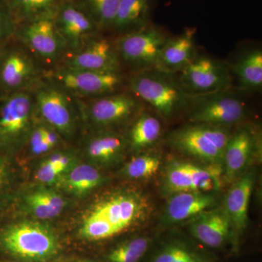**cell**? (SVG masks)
Returning a JSON list of instances; mask_svg holds the SVG:
<instances>
[{"label": "cell", "mask_w": 262, "mask_h": 262, "mask_svg": "<svg viewBox=\"0 0 262 262\" xmlns=\"http://www.w3.org/2000/svg\"><path fill=\"white\" fill-rule=\"evenodd\" d=\"M34 115L32 90L0 96V155L6 156L22 141Z\"/></svg>", "instance_id": "52a82bcc"}, {"label": "cell", "mask_w": 262, "mask_h": 262, "mask_svg": "<svg viewBox=\"0 0 262 262\" xmlns=\"http://www.w3.org/2000/svg\"><path fill=\"white\" fill-rule=\"evenodd\" d=\"M169 75L155 70L139 71L127 81L129 92L149 103L162 116H171L192 96Z\"/></svg>", "instance_id": "3957f363"}, {"label": "cell", "mask_w": 262, "mask_h": 262, "mask_svg": "<svg viewBox=\"0 0 262 262\" xmlns=\"http://www.w3.org/2000/svg\"><path fill=\"white\" fill-rule=\"evenodd\" d=\"M195 32V29L189 28L180 35L168 39L160 51L155 70L172 75L185 69L196 56Z\"/></svg>", "instance_id": "5bb4252c"}, {"label": "cell", "mask_w": 262, "mask_h": 262, "mask_svg": "<svg viewBox=\"0 0 262 262\" xmlns=\"http://www.w3.org/2000/svg\"><path fill=\"white\" fill-rule=\"evenodd\" d=\"M94 20L101 32L112 29L120 0H74Z\"/></svg>", "instance_id": "d4e9b609"}, {"label": "cell", "mask_w": 262, "mask_h": 262, "mask_svg": "<svg viewBox=\"0 0 262 262\" xmlns=\"http://www.w3.org/2000/svg\"><path fill=\"white\" fill-rule=\"evenodd\" d=\"M47 72L61 64L67 48L53 18L19 24L15 37Z\"/></svg>", "instance_id": "8992f818"}, {"label": "cell", "mask_w": 262, "mask_h": 262, "mask_svg": "<svg viewBox=\"0 0 262 262\" xmlns=\"http://www.w3.org/2000/svg\"><path fill=\"white\" fill-rule=\"evenodd\" d=\"M179 84L192 96L227 91L231 82L228 67L209 57L196 56L180 72Z\"/></svg>", "instance_id": "9c48e42d"}, {"label": "cell", "mask_w": 262, "mask_h": 262, "mask_svg": "<svg viewBox=\"0 0 262 262\" xmlns=\"http://www.w3.org/2000/svg\"><path fill=\"white\" fill-rule=\"evenodd\" d=\"M84 112L95 125L108 127L125 121L139 110V99L129 92H118L100 97L78 99Z\"/></svg>", "instance_id": "7c38bea8"}, {"label": "cell", "mask_w": 262, "mask_h": 262, "mask_svg": "<svg viewBox=\"0 0 262 262\" xmlns=\"http://www.w3.org/2000/svg\"><path fill=\"white\" fill-rule=\"evenodd\" d=\"M253 177L248 173L234 183L226 196L225 211L234 237L242 233L247 224L248 209L252 192Z\"/></svg>", "instance_id": "9a60e30c"}, {"label": "cell", "mask_w": 262, "mask_h": 262, "mask_svg": "<svg viewBox=\"0 0 262 262\" xmlns=\"http://www.w3.org/2000/svg\"><path fill=\"white\" fill-rule=\"evenodd\" d=\"M173 142L182 151L201 159L212 163H221L224 160L223 153L202 132L200 125L178 131L174 135Z\"/></svg>", "instance_id": "d6986e66"}, {"label": "cell", "mask_w": 262, "mask_h": 262, "mask_svg": "<svg viewBox=\"0 0 262 262\" xmlns=\"http://www.w3.org/2000/svg\"><path fill=\"white\" fill-rule=\"evenodd\" d=\"M81 233L89 239H101L108 238L118 232L107 220L94 211L84 222Z\"/></svg>", "instance_id": "f546056e"}, {"label": "cell", "mask_w": 262, "mask_h": 262, "mask_svg": "<svg viewBox=\"0 0 262 262\" xmlns=\"http://www.w3.org/2000/svg\"><path fill=\"white\" fill-rule=\"evenodd\" d=\"M152 262H201L189 250L180 245H170L160 251Z\"/></svg>", "instance_id": "836d02e7"}, {"label": "cell", "mask_w": 262, "mask_h": 262, "mask_svg": "<svg viewBox=\"0 0 262 262\" xmlns=\"http://www.w3.org/2000/svg\"><path fill=\"white\" fill-rule=\"evenodd\" d=\"M17 24L5 0H0V48L15 37Z\"/></svg>", "instance_id": "e575fe53"}, {"label": "cell", "mask_w": 262, "mask_h": 262, "mask_svg": "<svg viewBox=\"0 0 262 262\" xmlns=\"http://www.w3.org/2000/svg\"><path fill=\"white\" fill-rule=\"evenodd\" d=\"M149 0H120L113 30L120 34L143 27L149 9Z\"/></svg>", "instance_id": "603a6c76"}, {"label": "cell", "mask_w": 262, "mask_h": 262, "mask_svg": "<svg viewBox=\"0 0 262 262\" xmlns=\"http://www.w3.org/2000/svg\"><path fill=\"white\" fill-rule=\"evenodd\" d=\"M149 247V241L139 237L128 241L113 250L108 256L112 262H138Z\"/></svg>", "instance_id": "f1b7e54d"}, {"label": "cell", "mask_w": 262, "mask_h": 262, "mask_svg": "<svg viewBox=\"0 0 262 262\" xmlns=\"http://www.w3.org/2000/svg\"><path fill=\"white\" fill-rule=\"evenodd\" d=\"M230 230L228 215L222 208L202 212L191 225L193 235L212 248H218L225 244Z\"/></svg>", "instance_id": "2e32d148"}, {"label": "cell", "mask_w": 262, "mask_h": 262, "mask_svg": "<svg viewBox=\"0 0 262 262\" xmlns=\"http://www.w3.org/2000/svg\"><path fill=\"white\" fill-rule=\"evenodd\" d=\"M44 68L15 38L0 48V96L31 90Z\"/></svg>", "instance_id": "5b68a950"}, {"label": "cell", "mask_w": 262, "mask_h": 262, "mask_svg": "<svg viewBox=\"0 0 262 262\" xmlns=\"http://www.w3.org/2000/svg\"><path fill=\"white\" fill-rule=\"evenodd\" d=\"M61 173L59 168L46 160L38 170L36 178L39 182L49 184L54 182Z\"/></svg>", "instance_id": "d590c367"}, {"label": "cell", "mask_w": 262, "mask_h": 262, "mask_svg": "<svg viewBox=\"0 0 262 262\" xmlns=\"http://www.w3.org/2000/svg\"><path fill=\"white\" fill-rule=\"evenodd\" d=\"M125 140L114 134H101L91 139L88 143L87 153L92 159L107 162L121 153Z\"/></svg>", "instance_id": "4316f807"}, {"label": "cell", "mask_w": 262, "mask_h": 262, "mask_svg": "<svg viewBox=\"0 0 262 262\" xmlns=\"http://www.w3.org/2000/svg\"><path fill=\"white\" fill-rule=\"evenodd\" d=\"M56 236L41 224L20 222L0 227V248L15 257L44 260L58 251Z\"/></svg>", "instance_id": "7a4b0ae2"}, {"label": "cell", "mask_w": 262, "mask_h": 262, "mask_svg": "<svg viewBox=\"0 0 262 262\" xmlns=\"http://www.w3.org/2000/svg\"><path fill=\"white\" fill-rule=\"evenodd\" d=\"M8 157L0 155V198L4 194L5 187L9 180L10 168Z\"/></svg>", "instance_id": "8d00e7d4"}, {"label": "cell", "mask_w": 262, "mask_h": 262, "mask_svg": "<svg viewBox=\"0 0 262 262\" xmlns=\"http://www.w3.org/2000/svg\"><path fill=\"white\" fill-rule=\"evenodd\" d=\"M45 77L78 99L100 97L121 91L126 82L122 71L97 72L58 66Z\"/></svg>", "instance_id": "277c9868"}, {"label": "cell", "mask_w": 262, "mask_h": 262, "mask_svg": "<svg viewBox=\"0 0 262 262\" xmlns=\"http://www.w3.org/2000/svg\"><path fill=\"white\" fill-rule=\"evenodd\" d=\"M168 39L160 29L143 26L119 36L115 45L122 65L142 71L154 68Z\"/></svg>", "instance_id": "ba28073f"}, {"label": "cell", "mask_w": 262, "mask_h": 262, "mask_svg": "<svg viewBox=\"0 0 262 262\" xmlns=\"http://www.w3.org/2000/svg\"><path fill=\"white\" fill-rule=\"evenodd\" d=\"M17 24L54 18L61 0H5Z\"/></svg>", "instance_id": "44dd1931"}, {"label": "cell", "mask_w": 262, "mask_h": 262, "mask_svg": "<svg viewBox=\"0 0 262 262\" xmlns=\"http://www.w3.org/2000/svg\"><path fill=\"white\" fill-rule=\"evenodd\" d=\"M160 120L149 113H144L136 120L130 132L131 145L142 149L155 144L161 135Z\"/></svg>", "instance_id": "484cf974"}, {"label": "cell", "mask_w": 262, "mask_h": 262, "mask_svg": "<svg viewBox=\"0 0 262 262\" xmlns=\"http://www.w3.org/2000/svg\"><path fill=\"white\" fill-rule=\"evenodd\" d=\"M26 203L33 214L40 220L57 216L65 206L63 198L58 193L47 189H40L28 194Z\"/></svg>", "instance_id": "cb8c5ba5"}, {"label": "cell", "mask_w": 262, "mask_h": 262, "mask_svg": "<svg viewBox=\"0 0 262 262\" xmlns=\"http://www.w3.org/2000/svg\"><path fill=\"white\" fill-rule=\"evenodd\" d=\"M101 179V175L94 167L81 165L66 176L62 185L70 192L82 194L97 187Z\"/></svg>", "instance_id": "83f0119b"}, {"label": "cell", "mask_w": 262, "mask_h": 262, "mask_svg": "<svg viewBox=\"0 0 262 262\" xmlns=\"http://www.w3.org/2000/svg\"><path fill=\"white\" fill-rule=\"evenodd\" d=\"M193 97L196 100L190 117L193 122L213 126L232 125L246 115L244 103L227 91Z\"/></svg>", "instance_id": "8fae6325"}, {"label": "cell", "mask_w": 262, "mask_h": 262, "mask_svg": "<svg viewBox=\"0 0 262 262\" xmlns=\"http://www.w3.org/2000/svg\"><path fill=\"white\" fill-rule=\"evenodd\" d=\"M53 20L67 55L79 51L101 33L94 20L74 0H61Z\"/></svg>", "instance_id": "30bf717a"}, {"label": "cell", "mask_w": 262, "mask_h": 262, "mask_svg": "<svg viewBox=\"0 0 262 262\" xmlns=\"http://www.w3.org/2000/svg\"><path fill=\"white\" fill-rule=\"evenodd\" d=\"M241 89L259 91L262 88V52L254 49L245 53L232 67Z\"/></svg>", "instance_id": "7402d4cb"}, {"label": "cell", "mask_w": 262, "mask_h": 262, "mask_svg": "<svg viewBox=\"0 0 262 262\" xmlns=\"http://www.w3.org/2000/svg\"><path fill=\"white\" fill-rule=\"evenodd\" d=\"M94 212L107 220L119 233L136 222L142 212V207L134 196L121 194L100 203Z\"/></svg>", "instance_id": "e0dca14e"}, {"label": "cell", "mask_w": 262, "mask_h": 262, "mask_svg": "<svg viewBox=\"0 0 262 262\" xmlns=\"http://www.w3.org/2000/svg\"><path fill=\"white\" fill-rule=\"evenodd\" d=\"M160 160L155 155H144L136 157L129 162L126 173L130 178L149 179L159 170Z\"/></svg>", "instance_id": "4dcf8cb0"}, {"label": "cell", "mask_w": 262, "mask_h": 262, "mask_svg": "<svg viewBox=\"0 0 262 262\" xmlns=\"http://www.w3.org/2000/svg\"><path fill=\"white\" fill-rule=\"evenodd\" d=\"M60 66L97 72L122 71L115 42L101 35L90 41L79 51L67 55Z\"/></svg>", "instance_id": "4fadbf2b"}, {"label": "cell", "mask_w": 262, "mask_h": 262, "mask_svg": "<svg viewBox=\"0 0 262 262\" xmlns=\"http://www.w3.org/2000/svg\"><path fill=\"white\" fill-rule=\"evenodd\" d=\"M167 187L175 193L193 190L192 178L187 163H178L169 168L166 178Z\"/></svg>", "instance_id": "1f68e13d"}, {"label": "cell", "mask_w": 262, "mask_h": 262, "mask_svg": "<svg viewBox=\"0 0 262 262\" xmlns=\"http://www.w3.org/2000/svg\"><path fill=\"white\" fill-rule=\"evenodd\" d=\"M187 167L192 178L193 190L203 192L215 189L216 181L214 172L189 163H187Z\"/></svg>", "instance_id": "d6a6232c"}, {"label": "cell", "mask_w": 262, "mask_h": 262, "mask_svg": "<svg viewBox=\"0 0 262 262\" xmlns=\"http://www.w3.org/2000/svg\"><path fill=\"white\" fill-rule=\"evenodd\" d=\"M36 115L61 136L73 135L77 125L76 113L80 112L75 98L43 76L32 88Z\"/></svg>", "instance_id": "6da1fadb"}, {"label": "cell", "mask_w": 262, "mask_h": 262, "mask_svg": "<svg viewBox=\"0 0 262 262\" xmlns=\"http://www.w3.org/2000/svg\"><path fill=\"white\" fill-rule=\"evenodd\" d=\"M255 144L254 136L247 127L239 129L230 136L224 154L227 178H235L246 168L253 154Z\"/></svg>", "instance_id": "ac0fdd59"}, {"label": "cell", "mask_w": 262, "mask_h": 262, "mask_svg": "<svg viewBox=\"0 0 262 262\" xmlns=\"http://www.w3.org/2000/svg\"><path fill=\"white\" fill-rule=\"evenodd\" d=\"M214 203V196L201 192L176 193L168 202L166 216L169 222H180L199 215Z\"/></svg>", "instance_id": "ffe728a7"}]
</instances>
